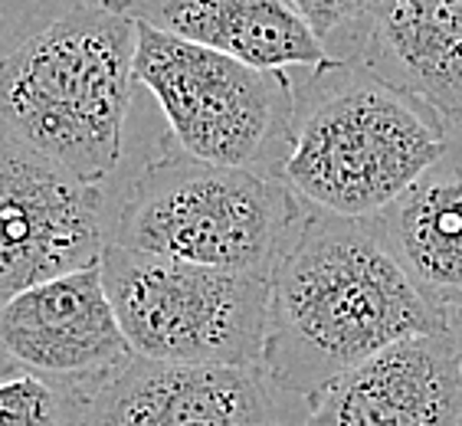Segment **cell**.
I'll return each instance as SVG.
<instances>
[{
  "label": "cell",
  "instance_id": "cell-1",
  "mask_svg": "<svg viewBox=\"0 0 462 426\" xmlns=\"http://www.w3.org/2000/svg\"><path fill=\"white\" fill-rule=\"evenodd\" d=\"M449 331L393 259L374 220L302 204L269 275L263 374L279 391L315 394L403 338Z\"/></svg>",
  "mask_w": 462,
  "mask_h": 426
},
{
  "label": "cell",
  "instance_id": "cell-2",
  "mask_svg": "<svg viewBox=\"0 0 462 426\" xmlns=\"http://www.w3.org/2000/svg\"><path fill=\"white\" fill-rule=\"evenodd\" d=\"M449 152L443 118L357 60H335L295 92L282 181L315 210L371 220Z\"/></svg>",
  "mask_w": 462,
  "mask_h": 426
},
{
  "label": "cell",
  "instance_id": "cell-3",
  "mask_svg": "<svg viewBox=\"0 0 462 426\" xmlns=\"http://www.w3.org/2000/svg\"><path fill=\"white\" fill-rule=\"evenodd\" d=\"M138 23L98 4L66 10L0 60V134L82 184L122 158Z\"/></svg>",
  "mask_w": 462,
  "mask_h": 426
},
{
  "label": "cell",
  "instance_id": "cell-4",
  "mask_svg": "<svg viewBox=\"0 0 462 426\" xmlns=\"http://www.w3.org/2000/svg\"><path fill=\"white\" fill-rule=\"evenodd\" d=\"M299 213L302 200L282 174L207 164L164 134L128 187L108 243L269 279Z\"/></svg>",
  "mask_w": 462,
  "mask_h": 426
},
{
  "label": "cell",
  "instance_id": "cell-5",
  "mask_svg": "<svg viewBox=\"0 0 462 426\" xmlns=\"http://www.w3.org/2000/svg\"><path fill=\"white\" fill-rule=\"evenodd\" d=\"M98 269L134 357L214 367L263 365L266 275L197 266L116 243L102 249Z\"/></svg>",
  "mask_w": 462,
  "mask_h": 426
},
{
  "label": "cell",
  "instance_id": "cell-6",
  "mask_svg": "<svg viewBox=\"0 0 462 426\" xmlns=\"http://www.w3.org/2000/svg\"><path fill=\"white\" fill-rule=\"evenodd\" d=\"M134 82L158 98L168 138L190 158L282 174L295 116L289 72L256 69L138 23Z\"/></svg>",
  "mask_w": 462,
  "mask_h": 426
},
{
  "label": "cell",
  "instance_id": "cell-7",
  "mask_svg": "<svg viewBox=\"0 0 462 426\" xmlns=\"http://www.w3.org/2000/svg\"><path fill=\"white\" fill-rule=\"evenodd\" d=\"M102 187L82 184L0 134V305L33 285L96 266L108 246Z\"/></svg>",
  "mask_w": 462,
  "mask_h": 426
},
{
  "label": "cell",
  "instance_id": "cell-8",
  "mask_svg": "<svg viewBox=\"0 0 462 426\" xmlns=\"http://www.w3.org/2000/svg\"><path fill=\"white\" fill-rule=\"evenodd\" d=\"M132 357L98 263L0 305V377L27 374L92 400Z\"/></svg>",
  "mask_w": 462,
  "mask_h": 426
},
{
  "label": "cell",
  "instance_id": "cell-9",
  "mask_svg": "<svg viewBox=\"0 0 462 426\" xmlns=\"http://www.w3.org/2000/svg\"><path fill=\"white\" fill-rule=\"evenodd\" d=\"M305 403V426H462V361L453 335L403 338Z\"/></svg>",
  "mask_w": 462,
  "mask_h": 426
},
{
  "label": "cell",
  "instance_id": "cell-10",
  "mask_svg": "<svg viewBox=\"0 0 462 426\" xmlns=\"http://www.w3.org/2000/svg\"><path fill=\"white\" fill-rule=\"evenodd\" d=\"M269 387L259 367L132 357L92 394L86 426H273Z\"/></svg>",
  "mask_w": 462,
  "mask_h": 426
},
{
  "label": "cell",
  "instance_id": "cell-11",
  "mask_svg": "<svg viewBox=\"0 0 462 426\" xmlns=\"http://www.w3.org/2000/svg\"><path fill=\"white\" fill-rule=\"evenodd\" d=\"M108 10L207 46L214 53L256 66V69H321L335 62L331 50L292 7V0H102Z\"/></svg>",
  "mask_w": 462,
  "mask_h": 426
},
{
  "label": "cell",
  "instance_id": "cell-12",
  "mask_svg": "<svg viewBox=\"0 0 462 426\" xmlns=\"http://www.w3.org/2000/svg\"><path fill=\"white\" fill-rule=\"evenodd\" d=\"M351 60L462 128V0H381Z\"/></svg>",
  "mask_w": 462,
  "mask_h": 426
},
{
  "label": "cell",
  "instance_id": "cell-13",
  "mask_svg": "<svg viewBox=\"0 0 462 426\" xmlns=\"http://www.w3.org/2000/svg\"><path fill=\"white\" fill-rule=\"evenodd\" d=\"M371 220L423 299L453 319L462 309V171H430Z\"/></svg>",
  "mask_w": 462,
  "mask_h": 426
},
{
  "label": "cell",
  "instance_id": "cell-14",
  "mask_svg": "<svg viewBox=\"0 0 462 426\" xmlns=\"http://www.w3.org/2000/svg\"><path fill=\"white\" fill-rule=\"evenodd\" d=\"M89 397L40 381V377H0V426H86Z\"/></svg>",
  "mask_w": 462,
  "mask_h": 426
},
{
  "label": "cell",
  "instance_id": "cell-15",
  "mask_svg": "<svg viewBox=\"0 0 462 426\" xmlns=\"http://www.w3.org/2000/svg\"><path fill=\"white\" fill-rule=\"evenodd\" d=\"M381 0H292V7L302 14V20L315 30L321 43L328 46L331 33L345 27H361Z\"/></svg>",
  "mask_w": 462,
  "mask_h": 426
},
{
  "label": "cell",
  "instance_id": "cell-16",
  "mask_svg": "<svg viewBox=\"0 0 462 426\" xmlns=\"http://www.w3.org/2000/svg\"><path fill=\"white\" fill-rule=\"evenodd\" d=\"M449 335H453L456 351H459V361H462V309L456 311L453 319H449Z\"/></svg>",
  "mask_w": 462,
  "mask_h": 426
}]
</instances>
